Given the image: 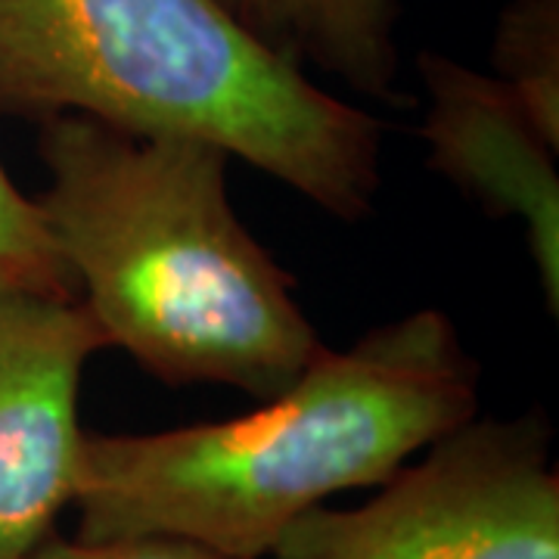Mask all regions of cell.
<instances>
[{
    "label": "cell",
    "mask_w": 559,
    "mask_h": 559,
    "mask_svg": "<svg viewBox=\"0 0 559 559\" xmlns=\"http://www.w3.org/2000/svg\"><path fill=\"white\" fill-rule=\"evenodd\" d=\"M479 414V370L448 314L419 308L345 352L320 348L264 407L153 436H84L79 540L175 535L271 554L326 498L382 485Z\"/></svg>",
    "instance_id": "6da1fadb"
},
{
    "label": "cell",
    "mask_w": 559,
    "mask_h": 559,
    "mask_svg": "<svg viewBox=\"0 0 559 559\" xmlns=\"http://www.w3.org/2000/svg\"><path fill=\"white\" fill-rule=\"evenodd\" d=\"M495 79L559 143V0H510L491 40Z\"/></svg>",
    "instance_id": "ba28073f"
},
{
    "label": "cell",
    "mask_w": 559,
    "mask_h": 559,
    "mask_svg": "<svg viewBox=\"0 0 559 559\" xmlns=\"http://www.w3.org/2000/svg\"><path fill=\"white\" fill-rule=\"evenodd\" d=\"M274 559H559V479L540 417L469 419L355 510L314 507Z\"/></svg>",
    "instance_id": "277c9868"
},
{
    "label": "cell",
    "mask_w": 559,
    "mask_h": 559,
    "mask_svg": "<svg viewBox=\"0 0 559 559\" xmlns=\"http://www.w3.org/2000/svg\"><path fill=\"white\" fill-rule=\"evenodd\" d=\"M28 559H230L175 535H134L116 540H62L50 538L40 544Z\"/></svg>",
    "instance_id": "30bf717a"
},
{
    "label": "cell",
    "mask_w": 559,
    "mask_h": 559,
    "mask_svg": "<svg viewBox=\"0 0 559 559\" xmlns=\"http://www.w3.org/2000/svg\"><path fill=\"white\" fill-rule=\"evenodd\" d=\"M0 112L221 146L326 215L367 218L382 124L218 0H0Z\"/></svg>",
    "instance_id": "3957f363"
},
{
    "label": "cell",
    "mask_w": 559,
    "mask_h": 559,
    "mask_svg": "<svg viewBox=\"0 0 559 559\" xmlns=\"http://www.w3.org/2000/svg\"><path fill=\"white\" fill-rule=\"evenodd\" d=\"M429 168L500 221H516L535 259L544 305L559 311V143L495 75L444 53H419Z\"/></svg>",
    "instance_id": "8992f818"
},
{
    "label": "cell",
    "mask_w": 559,
    "mask_h": 559,
    "mask_svg": "<svg viewBox=\"0 0 559 559\" xmlns=\"http://www.w3.org/2000/svg\"><path fill=\"white\" fill-rule=\"evenodd\" d=\"M249 35L299 69L401 103L395 0H218Z\"/></svg>",
    "instance_id": "52a82bcc"
},
{
    "label": "cell",
    "mask_w": 559,
    "mask_h": 559,
    "mask_svg": "<svg viewBox=\"0 0 559 559\" xmlns=\"http://www.w3.org/2000/svg\"><path fill=\"white\" fill-rule=\"evenodd\" d=\"M109 348L84 301L0 289V559H28L79 491L81 373Z\"/></svg>",
    "instance_id": "5b68a950"
},
{
    "label": "cell",
    "mask_w": 559,
    "mask_h": 559,
    "mask_svg": "<svg viewBox=\"0 0 559 559\" xmlns=\"http://www.w3.org/2000/svg\"><path fill=\"white\" fill-rule=\"evenodd\" d=\"M0 289L75 299V283L50 240L35 200L0 165Z\"/></svg>",
    "instance_id": "9c48e42d"
},
{
    "label": "cell",
    "mask_w": 559,
    "mask_h": 559,
    "mask_svg": "<svg viewBox=\"0 0 559 559\" xmlns=\"http://www.w3.org/2000/svg\"><path fill=\"white\" fill-rule=\"evenodd\" d=\"M40 162V221L106 342L146 373L267 401L323 348L293 277L242 227L221 146L57 116Z\"/></svg>",
    "instance_id": "7a4b0ae2"
}]
</instances>
